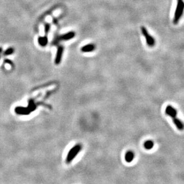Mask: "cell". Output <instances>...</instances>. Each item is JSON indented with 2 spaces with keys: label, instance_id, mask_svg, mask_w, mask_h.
<instances>
[{
  "label": "cell",
  "instance_id": "1",
  "mask_svg": "<svg viewBox=\"0 0 184 184\" xmlns=\"http://www.w3.org/2000/svg\"><path fill=\"white\" fill-rule=\"evenodd\" d=\"M165 113L167 115L170 116L173 119V121L174 124L179 130H183L184 129V124L182 121H181L177 117V111L174 108H173L172 106L170 105H167V107L166 108Z\"/></svg>",
  "mask_w": 184,
  "mask_h": 184
},
{
  "label": "cell",
  "instance_id": "2",
  "mask_svg": "<svg viewBox=\"0 0 184 184\" xmlns=\"http://www.w3.org/2000/svg\"><path fill=\"white\" fill-rule=\"evenodd\" d=\"M184 11V1L183 0H177V6L174 12L173 22L174 25L178 23Z\"/></svg>",
  "mask_w": 184,
  "mask_h": 184
},
{
  "label": "cell",
  "instance_id": "3",
  "mask_svg": "<svg viewBox=\"0 0 184 184\" xmlns=\"http://www.w3.org/2000/svg\"><path fill=\"white\" fill-rule=\"evenodd\" d=\"M82 147L80 144H78L71 149L66 158V163L67 164H70L74 160V158L81 151Z\"/></svg>",
  "mask_w": 184,
  "mask_h": 184
},
{
  "label": "cell",
  "instance_id": "4",
  "mask_svg": "<svg viewBox=\"0 0 184 184\" xmlns=\"http://www.w3.org/2000/svg\"><path fill=\"white\" fill-rule=\"evenodd\" d=\"M141 29V32L142 33V34L146 38V41H147V44L149 47H153L155 46V39L152 37L151 36L149 33L147 31V29H146L145 27H142L140 28Z\"/></svg>",
  "mask_w": 184,
  "mask_h": 184
},
{
  "label": "cell",
  "instance_id": "5",
  "mask_svg": "<svg viewBox=\"0 0 184 184\" xmlns=\"http://www.w3.org/2000/svg\"><path fill=\"white\" fill-rule=\"evenodd\" d=\"M14 111L16 114L19 115H28L31 113V111L28 108H23L20 106H18L14 109Z\"/></svg>",
  "mask_w": 184,
  "mask_h": 184
},
{
  "label": "cell",
  "instance_id": "6",
  "mask_svg": "<svg viewBox=\"0 0 184 184\" xmlns=\"http://www.w3.org/2000/svg\"><path fill=\"white\" fill-rule=\"evenodd\" d=\"M63 49L62 47H58L56 56V59H55V63L56 65H59L61 62L62 56V53H63Z\"/></svg>",
  "mask_w": 184,
  "mask_h": 184
},
{
  "label": "cell",
  "instance_id": "7",
  "mask_svg": "<svg viewBox=\"0 0 184 184\" xmlns=\"http://www.w3.org/2000/svg\"><path fill=\"white\" fill-rule=\"evenodd\" d=\"M134 157H135V154H134V153L132 151H129L125 155V160L127 162L130 163L133 160Z\"/></svg>",
  "mask_w": 184,
  "mask_h": 184
},
{
  "label": "cell",
  "instance_id": "8",
  "mask_svg": "<svg viewBox=\"0 0 184 184\" xmlns=\"http://www.w3.org/2000/svg\"><path fill=\"white\" fill-rule=\"evenodd\" d=\"M95 48V46L93 44H88L86 46H85L81 48V51L83 52H90L93 51Z\"/></svg>",
  "mask_w": 184,
  "mask_h": 184
},
{
  "label": "cell",
  "instance_id": "9",
  "mask_svg": "<svg viewBox=\"0 0 184 184\" xmlns=\"http://www.w3.org/2000/svg\"><path fill=\"white\" fill-rule=\"evenodd\" d=\"M74 36H75V33L74 32H70L69 33H66V34L60 37L59 39L61 40L66 41V40H69L74 38Z\"/></svg>",
  "mask_w": 184,
  "mask_h": 184
},
{
  "label": "cell",
  "instance_id": "10",
  "mask_svg": "<svg viewBox=\"0 0 184 184\" xmlns=\"http://www.w3.org/2000/svg\"><path fill=\"white\" fill-rule=\"evenodd\" d=\"M38 43L41 46H45L47 45L48 43V40L46 37H39L38 39Z\"/></svg>",
  "mask_w": 184,
  "mask_h": 184
},
{
  "label": "cell",
  "instance_id": "11",
  "mask_svg": "<svg viewBox=\"0 0 184 184\" xmlns=\"http://www.w3.org/2000/svg\"><path fill=\"white\" fill-rule=\"evenodd\" d=\"M154 145V142L152 140H147L144 143V147L147 150L151 149L153 148Z\"/></svg>",
  "mask_w": 184,
  "mask_h": 184
},
{
  "label": "cell",
  "instance_id": "12",
  "mask_svg": "<svg viewBox=\"0 0 184 184\" xmlns=\"http://www.w3.org/2000/svg\"><path fill=\"white\" fill-rule=\"evenodd\" d=\"M14 49L12 47H10V48H7L5 51L4 52V55H5V56H8V55H12L14 52Z\"/></svg>",
  "mask_w": 184,
  "mask_h": 184
},
{
  "label": "cell",
  "instance_id": "13",
  "mask_svg": "<svg viewBox=\"0 0 184 184\" xmlns=\"http://www.w3.org/2000/svg\"><path fill=\"white\" fill-rule=\"evenodd\" d=\"M50 24L46 23L45 25V32H46V33H47L48 32L49 29H50Z\"/></svg>",
  "mask_w": 184,
  "mask_h": 184
},
{
  "label": "cell",
  "instance_id": "14",
  "mask_svg": "<svg viewBox=\"0 0 184 184\" xmlns=\"http://www.w3.org/2000/svg\"><path fill=\"white\" fill-rule=\"evenodd\" d=\"M5 63H8V64H9V65H13V62L11 61H10V60H8V59H6V60H5V61H4Z\"/></svg>",
  "mask_w": 184,
  "mask_h": 184
},
{
  "label": "cell",
  "instance_id": "15",
  "mask_svg": "<svg viewBox=\"0 0 184 184\" xmlns=\"http://www.w3.org/2000/svg\"><path fill=\"white\" fill-rule=\"evenodd\" d=\"M2 51H3V48L1 47H0V53L2 52Z\"/></svg>",
  "mask_w": 184,
  "mask_h": 184
}]
</instances>
